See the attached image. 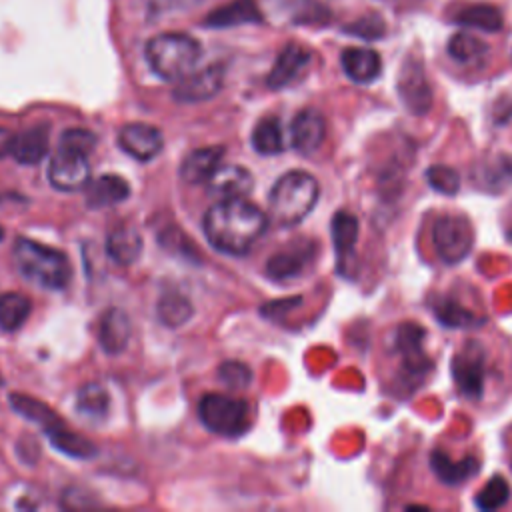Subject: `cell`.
Returning <instances> with one entry per match:
<instances>
[{
  "label": "cell",
  "instance_id": "6da1fadb",
  "mask_svg": "<svg viewBox=\"0 0 512 512\" xmlns=\"http://www.w3.org/2000/svg\"><path fill=\"white\" fill-rule=\"evenodd\" d=\"M268 226L266 214L244 198H222L212 204L202 220L210 246L228 256L246 254Z\"/></svg>",
  "mask_w": 512,
  "mask_h": 512
},
{
  "label": "cell",
  "instance_id": "7a4b0ae2",
  "mask_svg": "<svg viewBox=\"0 0 512 512\" xmlns=\"http://www.w3.org/2000/svg\"><path fill=\"white\" fill-rule=\"evenodd\" d=\"M320 196L318 180L304 170H290L282 174L268 194L270 216L280 226L300 224L316 206Z\"/></svg>",
  "mask_w": 512,
  "mask_h": 512
},
{
  "label": "cell",
  "instance_id": "3957f363",
  "mask_svg": "<svg viewBox=\"0 0 512 512\" xmlns=\"http://www.w3.org/2000/svg\"><path fill=\"white\" fill-rule=\"evenodd\" d=\"M202 54L198 40L184 32H162L146 42L144 56L152 72L168 82H178L188 76Z\"/></svg>",
  "mask_w": 512,
  "mask_h": 512
},
{
  "label": "cell",
  "instance_id": "277c9868",
  "mask_svg": "<svg viewBox=\"0 0 512 512\" xmlns=\"http://www.w3.org/2000/svg\"><path fill=\"white\" fill-rule=\"evenodd\" d=\"M14 260L20 274L42 288L62 290L70 282V262L62 250L52 246L30 238H18L14 244Z\"/></svg>",
  "mask_w": 512,
  "mask_h": 512
},
{
  "label": "cell",
  "instance_id": "5b68a950",
  "mask_svg": "<svg viewBox=\"0 0 512 512\" xmlns=\"http://www.w3.org/2000/svg\"><path fill=\"white\" fill-rule=\"evenodd\" d=\"M202 424L222 436H238L248 428V404L240 398L208 392L198 402Z\"/></svg>",
  "mask_w": 512,
  "mask_h": 512
},
{
  "label": "cell",
  "instance_id": "8992f818",
  "mask_svg": "<svg viewBox=\"0 0 512 512\" xmlns=\"http://www.w3.org/2000/svg\"><path fill=\"white\" fill-rule=\"evenodd\" d=\"M436 256L448 264H460L474 246V228L464 214H442L432 224Z\"/></svg>",
  "mask_w": 512,
  "mask_h": 512
},
{
  "label": "cell",
  "instance_id": "52a82bcc",
  "mask_svg": "<svg viewBox=\"0 0 512 512\" xmlns=\"http://www.w3.org/2000/svg\"><path fill=\"white\" fill-rule=\"evenodd\" d=\"M426 330L414 322H402L394 332V350L400 356V378L412 388L422 384V380L432 370V360L424 352Z\"/></svg>",
  "mask_w": 512,
  "mask_h": 512
},
{
  "label": "cell",
  "instance_id": "ba28073f",
  "mask_svg": "<svg viewBox=\"0 0 512 512\" xmlns=\"http://www.w3.org/2000/svg\"><path fill=\"white\" fill-rule=\"evenodd\" d=\"M486 372L488 364L482 344L476 340H466L452 358V378L460 396L470 402L482 400Z\"/></svg>",
  "mask_w": 512,
  "mask_h": 512
},
{
  "label": "cell",
  "instance_id": "9c48e42d",
  "mask_svg": "<svg viewBox=\"0 0 512 512\" xmlns=\"http://www.w3.org/2000/svg\"><path fill=\"white\" fill-rule=\"evenodd\" d=\"M398 96L404 104V108L414 116H424L430 112L434 104L432 86L428 82L424 64L418 56L410 54L404 58L400 70H398Z\"/></svg>",
  "mask_w": 512,
  "mask_h": 512
},
{
  "label": "cell",
  "instance_id": "30bf717a",
  "mask_svg": "<svg viewBox=\"0 0 512 512\" xmlns=\"http://www.w3.org/2000/svg\"><path fill=\"white\" fill-rule=\"evenodd\" d=\"M48 180L56 190L74 192L90 182V164L84 154L58 150L48 164Z\"/></svg>",
  "mask_w": 512,
  "mask_h": 512
},
{
  "label": "cell",
  "instance_id": "8fae6325",
  "mask_svg": "<svg viewBox=\"0 0 512 512\" xmlns=\"http://www.w3.org/2000/svg\"><path fill=\"white\" fill-rule=\"evenodd\" d=\"M118 146L132 158L140 162L154 160L164 148L162 132L144 122H132L120 128L118 132Z\"/></svg>",
  "mask_w": 512,
  "mask_h": 512
},
{
  "label": "cell",
  "instance_id": "7c38bea8",
  "mask_svg": "<svg viewBox=\"0 0 512 512\" xmlns=\"http://www.w3.org/2000/svg\"><path fill=\"white\" fill-rule=\"evenodd\" d=\"M224 84V66L210 64L202 70H192L188 76L178 80L174 88V98L178 102H204L214 98Z\"/></svg>",
  "mask_w": 512,
  "mask_h": 512
},
{
  "label": "cell",
  "instance_id": "4fadbf2b",
  "mask_svg": "<svg viewBox=\"0 0 512 512\" xmlns=\"http://www.w3.org/2000/svg\"><path fill=\"white\" fill-rule=\"evenodd\" d=\"M316 256V244L308 240H300L296 244H290L288 248L272 254V258L266 262V276L276 282H286L302 276V272L308 268V264Z\"/></svg>",
  "mask_w": 512,
  "mask_h": 512
},
{
  "label": "cell",
  "instance_id": "5bb4252c",
  "mask_svg": "<svg viewBox=\"0 0 512 512\" xmlns=\"http://www.w3.org/2000/svg\"><path fill=\"white\" fill-rule=\"evenodd\" d=\"M326 138V120L314 108H304L298 112L290 124V140L292 148L300 154L316 152Z\"/></svg>",
  "mask_w": 512,
  "mask_h": 512
},
{
  "label": "cell",
  "instance_id": "9a60e30c",
  "mask_svg": "<svg viewBox=\"0 0 512 512\" xmlns=\"http://www.w3.org/2000/svg\"><path fill=\"white\" fill-rule=\"evenodd\" d=\"M308 64H310V52L306 48H302L300 44H286L276 56V62L268 72L266 84L272 90L286 88L296 78H300V74L306 70Z\"/></svg>",
  "mask_w": 512,
  "mask_h": 512
},
{
  "label": "cell",
  "instance_id": "2e32d148",
  "mask_svg": "<svg viewBox=\"0 0 512 512\" xmlns=\"http://www.w3.org/2000/svg\"><path fill=\"white\" fill-rule=\"evenodd\" d=\"M252 174L238 164H220L206 180L210 194L220 198H244L252 190Z\"/></svg>",
  "mask_w": 512,
  "mask_h": 512
},
{
  "label": "cell",
  "instance_id": "e0dca14e",
  "mask_svg": "<svg viewBox=\"0 0 512 512\" xmlns=\"http://www.w3.org/2000/svg\"><path fill=\"white\" fill-rule=\"evenodd\" d=\"M340 64L344 74L356 84H370L382 74L380 54L372 48L350 46L342 52Z\"/></svg>",
  "mask_w": 512,
  "mask_h": 512
},
{
  "label": "cell",
  "instance_id": "ac0fdd59",
  "mask_svg": "<svg viewBox=\"0 0 512 512\" xmlns=\"http://www.w3.org/2000/svg\"><path fill=\"white\" fill-rule=\"evenodd\" d=\"M430 468L436 478L448 486H458L480 472V462L476 456H464L460 460H452L446 452L434 450L430 454Z\"/></svg>",
  "mask_w": 512,
  "mask_h": 512
},
{
  "label": "cell",
  "instance_id": "d6986e66",
  "mask_svg": "<svg viewBox=\"0 0 512 512\" xmlns=\"http://www.w3.org/2000/svg\"><path fill=\"white\" fill-rule=\"evenodd\" d=\"M262 12L256 4V0H232L216 10H212L204 24L208 28H230V26H242V24H256L262 22Z\"/></svg>",
  "mask_w": 512,
  "mask_h": 512
},
{
  "label": "cell",
  "instance_id": "ffe728a7",
  "mask_svg": "<svg viewBox=\"0 0 512 512\" xmlns=\"http://www.w3.org/2000/svg\"><path fill=\"white\" fill-rule=\"evenodd\" d=\"M130 196V184L118 174H100L86 184V204L94 210L124 202Z\"/></svg>",
  "mask_w": 512,
  "mask_h": 512
},
{
  "label": "cell",
  "instance_id": "44dd1931",
  "mask_svg": "<svg viewBox=\"0 0 512 512\" xmlns=\"http://www.w3.org/2000/svg\"><path fill=\"white\" fill-rule=\"evenodd\" d=\"M132 334V324L130 318L124 310L120 308H108L102 314L100 320V330H98V340L104 352L108 354H120Z\"/></svg>",
  "mask_w": 512,
  "mask_h": 512
},
{
  "label": "cell",
  "instance_id": "7402d4cb",
  "mask_svg": "<svg viewBox=\"0 0 512 512\" xmlns=\"http://www.w3.org/2000/svg\"><path fill=\"white\" fill-rule=\"evenodd\" d=\"M332 242H334V250L338 256V270L344 274L346 272V262H350L354 258V248H356V240H358V218L346 210H340L332 216Z\"/></svg>",
  "mask_w": 512,
  "mask_h": 512
},
{
  "label": "cell",
  "instance_id": "603a6c76",
  "mask_svg": "<svg viewBox=\"0 0 512 512\" xmlns=\"http://www.w3.org/2000/svg\"><path fill=\"white\" fill-rule=\"evenodd\" d=\"M224 148L220 146H206L192 150L180 164V178L188 184L206 182L212 172L222 164Z\"/></svg>",
  "mask_w": 512,
  "mask_h": 512
},
{
  "label": "cell",
  "instance_id": "cb8c5ba5",
  "mask_svg": "<svg viewBox=\"0 0 512 512\" xmlns=\"http://www.w3.org/2000/svg\"><path fill=\"white\" fill-rule=\"evenodd\" d=\"M474 182L476 186L490 190V192H502L512 184V156L496 154L490 160H482L476 164Z\"/></svg>",
  "mask_w": 512,
  "mask_h": 512
},
{
  "label": "cell",
  "instance_id": "d4e9b609",
  "mask_svg": "<svg viewBox=\"0 0 512 512\" xmlns=\"http://www.w3.org/2000/svg\"><path fill=\"white\" fill-rule=\"evenodd\" d=\"M142 236L132 226H118L106 238L108 256L122 266L134 264L142 254Z\"/></svg>",
  "mask_w": 512,
  "mask_h": 512
},
{
  "label": "cell",
  "instance_id": "484cf974",
  "mask_svg": "<svg viewBox=\"0 0 512 512\" xmlns=\"http://www.w3.org/2000/svg\"><path fill=\"white\" fill-rule=\"evenodd\" d=\"M436 320L446 328H478L484 324V318H480L476 312L464 308L460 302H456L452 296H436L430 304Z\"/></svg>",
  "mask_w": 512,
  "mask_h": 512
},
{
  "label": "cell",
  "instance_id": "4316f807",
  "mask_svg": "<svg viewBox=\"0 0 512 512\" xmlns=\"http://www.w3.org/2000/svg\"><path fill=\"white\" fill-rule=\"evenodd\" d=\"M48 152V126H32L22 134H16L12 156L20 164H38Z\"/></svg>",
  "mask_w": 512,
  "mask_h": 512
},
{
  "label": "cell",
  "instance_id": "83f0119b",
  "mask_svg": "<svg viewBox=\"0 0 512 512\" xmlns=\"http://www.w3.org/2000/svg\"><path fill=\"white\" fill-rule=\"evenodd\" d=\"M452 20L456 24L476 28V30H482V32H498L504 26V16H502L500 8H496L492 4L464 6L452 16Z\"/></svg>",
  "mask_w": 512,
  "mask_h": 512
},
{
  "label": "cell",
  "instance_id": "f1b7e54d",
  "mask_svg": "<svg viewBox=\"0 0 512 512\" xmlns=\"http://www.w3.org/2000/svg\"><path fill=\"white\" fill-rule=\"evenodd\" d=\"M46 436L50 438L54 448H58L60 452H64V454H68L72 458L86 460V458H92L96 454V446L88 438L80 436L78 432L68 430L64 422H60L54 428L46 430Z\"/></svg>",
  "mask_w": 512,
  "mask_h": 512
},
{
  "label": "cell",
  "instance_id": "f546056e",
  "mask_svg": "<svg viewBox=\"0 0 512 512\" xmlns=\"http://www.w3.org/2000/svg\"><path fill=\"white\" fill-rule=\"evenodd\" d=\"M252 146L260 154H278L284 150V134H282V124L276 116H266L262 118L254 130H252Z\"/></svg>",
  "mask_w": 512,
  "mask_h": 512
},
{
  "label": "cell",
  "instance_id": "4dcf8cb0",
  "mask_svg": "<svg viewBox=\"0 0 512 512\" xmlns=\"http://www.w3.org/2000/svg\"><path fill=\"white\" fill-rule=\"evenodd\" d=\"M156 314H158V320L164 326L178 328V326L186 324L192 318L194 306L186 296H182L178 292H168L158 300Z\"/></svg>",
  "mask_w": 512,
  "mask_h": 512
},
{
  "label": "cell",
  "instance_id": "1f68e13d",
  "mask_svg": "<svg viewBox=\"0 0 512 512\" xmlns=\"http://www.w3.org/2000/svg\"><path fill=\"white\" fill-rule=\"evenodd\" d=\"M448 56L458 64L480 62L488 54V44L468 32H456L448 40Z\"/></svg>",
  "mask_w": 512,
  "mask_h": 512
},
{
  "label": "cell",
  "instance_id": "d6a6232c",
  "mask_svg": "<svg viewBox=\"0 0 512 512\" xmlns=\"http://www.w3.org/2000/svg\"><path fill=\"white\" fill-rule=\"evenodd\" d=\"M30 314V300L18 292L0 296V328L6 332L18 330Z\"/></svg>",
  "mask_w": 512,
  "mask_h": 512
},
{
  "label": "cell",
  "instance_id": "836d02e7",
  "mask_svg": "<svg viewBox=\"0 0 512 512\" xmlns=\"http://www.w3.org/2000/svg\"><path fill=\"white\" fill-rule=\"evenodd\" d=\"M10 404L16 412H20L22 416H26L28 420L36 422L38 426H42V430H50L54 428L56 424H60L62 420L58 418L56 412H52L46 404L30 398V396H24V394H10Z\"/></svg>",
  "mask_w": 512,
  "mask_h": 512
},
{
  "label": "cell",
  "instance_id": "e575fe53",
  "mask_svg": "<svg viewBox=\"0 0 512 512\" xmlns=\"http://www.w3.org/2000/svg\"><path fill=\"white\" fill-rule=\"evenodd\" d=\"M108 392L100 384H86L80 388L76 398V410L84 418H104L108 412Z\"/></svg>",
  "mask_w": 512,
  "mask_h": 512
},
{
  "label": "cell",
  "instance_id": "d590c367",
  "mask_svg": "<svg viewBox=\"0 0 512 512\" xmlns=\"http://www.w3.org/2000/svg\"><path fill=\"white\" fill-rule=\"evenodd\" d=\"M510 500V486L504 476H492L476 494L474 504L482 512H490L502 508Z\"/></svg>",
  "mask_w": 512,
  "mask_h": 512
},
{
  "label": "cell",
  "instance_id": "8d00e7d4",
  "mask_svg": "<svg viewBox=\"0 0 512 512\" xmlns=\"http://www.w3.org/2000/svg\"><path fill=\"white\" fill-rule=\"evenodd\" d=\"M426 182L432 190L440 192V194H456L460 188V176L454 168L444 166V164H434L426 170Z\"/></svg>",
  "mask_w": 512,
  "mask_h": 512
},
{
  "label": "cell",
  "instance_id": "74e56055",
  "mask_svg": "<svg viewBox=\"0 0 512 512\" xmlns=\"http://www.w3.org/2000/svg\"><path fill=\"white\" fill-rule=\"evenodd\" d=\"M60 148L88 156L96 148V134L84 128H70L60 136Z\"/></svg>",
  "mask_w": 512,
  "mask_h": 512
},
{
  "label": "cell",
  "instance_id": "f35d334b",
  "mask_svg": "<svg viewBox=\"0 0 512 512\" xmlns=\"http://www.w3.org/2000/svg\"><path fill=\"white\" fill-rule=\"evenodd\" d=\"M348 34H354L362 40H378L386 32V24L378 14H366L364 18L352 22L350 26L344 28Z\"/></svg>",
  "mask_w": 512,
  "mask_h": 512
},
{
  "label": "cell",
  "instance_id": "ab89813d",
  "mask_svg": "<svg viewBox=\"0 0 512 512\" xmlns=\"http://www.w3.org/2000/svg\"><path fill=\"white\" fill-rule=\"evenodd\" d=\"M218 376L230 388H246L252 380L250 368L244 362H238V360H228V362L220 364Z\"/></svg>",
  "mask_w": 512,
  "mask_h": 512
},
{
  "label": "cell",
  "instance_id": "60d3db41",
  "mask_svg": "<svg viewBox=\"0 0 512 512\" xmlns=\"http://www.w3.org/2000/svg\"><path fill=\"white\" fill-rule=\"evenodd\" d=\"M16 134H12L8 128H0V158L12 154Z\"/></svg>",
  "mask_w": 512,
  "mask_h": 512
},
{
  "label": "cell",
  "instance_id": "b9f144b4",
  "mask_svg": "<svg viewBox=\"0 0 512 512\" xmlns=\"http://www.w3.org/2000/svg\"><path fill=\"white\" fill-rule=\"evenodd\" d=\"M2 238H4V228L0 226V240H2Z\"/></svg>",
  "mask_w": 512,
  "mask_h": 512
}]
</instances>
